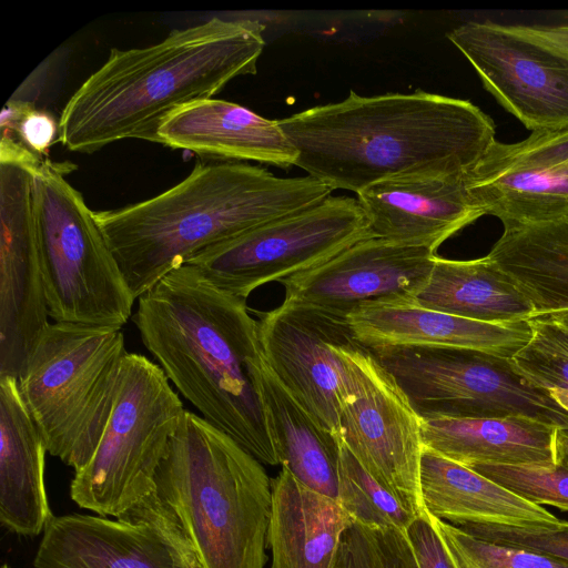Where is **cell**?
I'll list each match as a JSON object with an SVG mask.
<instances>
[{
	"label": "cell",
	"instance_id": "cell-22",
	"mask_svg": "<svg viewBox=\"0 0 568 568\" xmlns=\"http://www.w3.org/2000/svg\"><path fill=\"white\" fill-rule=\"evenodd\" d=\"M281 467L271 479V568H333L342 537L354 519L337 500L311 489Z\"/></svg>",
	"mask_w": 568,
	"mask_h": 568
},
{
	"label": "cell",
	"instance_id": "cell-29",
	"mask_svg": "<svg viewBox=\"0 0 568 568\" xmlns=\"http://www.w3.org/2000/svg\"><path fill=\"white\" fill-rule=\"evenodd\" d=\"M428 516L456 568H568L560 559L488 541Z\"/></svg>",
	"mask_w": 568,
	"mask_h": 568
},
{
	"label": "cell",
	"instance_id": "cell-12",
	"mask_svg": "<svg viewBox=\"0 0 568 568\" xmlns=\"http://www.w3.org/2000/svg\"><path fill=\"white\" fill-rule=\"evenodd\" d=\"M41 158L1 135L0 377L19 378L50 324L36 220L34 172Z\"/></svg>",
	"mask_w": 568,
	"mask_h": 568
},
{
	"label": "cell",
	"instance_id": "cell-30",
	"mask_svg": "<svg viewBox=\"0 0 568 568\" xmlns=\"http://www.w3.org/2000/svg\"><path fill=\"white\" fill-rule=\"evenodd\" d=\"M532 336L510 358L518 375L540 388L568 389V331L545 316L530 318Z\"/></svg>",
	"mask_w": 568,
	"mask_h": 568
},
{
	"label": "cell",
	"instance_id": "cell-36",
	"mask_svg": "<svg viewBox=\"0 0 568 568\" xmlns=\"http://www.w3.org/2000/svg\"><path fill=\"white\" fill-rule=\"evenodd\" d=\"M531 27L539 36L568 51V24Z\"/></svg>",
	"mask_w": 568,
	"mask_h": 568
},
{
	"label": "cell",
	"instance_id": "cell-8",
	"mask_svg": "<svg viewBox=\"0 0 568 568\" xmlns=\"http://www.w3.org/2000/svg\"><path fill=\"white\" fill-rule=\"evenodd\" d=\"M185 409L163 369L144 355L124 357L110 418L71 499L99 516L120 517L155 489V475Z\"/></svg>",
	"mask_w": 568,
	"mask_h": 568
},
{
	"label": "cell",
	"instance_id": "cell-5",
	"mask_svg": "<svg viewBox=\"0 0 568 568\" xmlns=\"http://www.w3.org/2000/svg\"><path fill=\"white\" fill-rule=\"evenodd\" d=\"M154 481L202 568H264L271 479L230 436L185 409Z\"/></svg>",
	"mask_w": 568,
	"mask_h": 568
},
{
	"label": "cell",
	"instance_id": "cell-4",
	"mask_svg": "<svg viewBox=\"0 0 568 568\" xmlns=\"http://www.w3.org/2000/svg\"><path fill=\"white\" fill-rule=\"evenodd\" d=\"M332 189L311 178H278L243 162L197 163L149 200L95 212L135 300L196 254L313 205Z\"/></svg>",
	"mask_w": 568,
	"mask_h": 568
},
{
	"label": "cell",
	"instance_id": "cell-17",
	"mask_svg": "<svg viewBox=\"0 0 568 568\" xmlns=\"http://www.w3.org/2000/svg\"><path fill=\"white\" fill-rule=\"evenodd\" d=\"M257 326L274 375L323 427L338 435L345 369L335 346L355 341L347 320L283 301L258 313Z\"/></svg>",
	"mask_w": 568,
	"mask_h": 568
},
{
	"label": "cell",
	"instance_id": "cell-21",
	"mask_svg": "<svg viewBox=\"0 0 568 568\" xmlns=\"http://www.w3.org/2000/svg\"><path fill=\"white\" fill-rule=\"evenodd\" d=\"M47 446L13 376L0 377V521L22 536L44 531L54 517L49 507Z\"/></svg>",
	"mask_w": 568,
	"mask_h": 568
},
{
	"label": "cell",
	"instance_id": "cell-6",
	"mask_svg": "<svg viewBox=\"0 0 568 568\" xmlns=\"http://www.w3.org/2000/svg\"><path fill=\"white\" fill-rule=\"evenodd\" d=\"M126 354L121 328L54 322L18 378L48 453L75 473L102 437Z\"/></svg>",
	"mask_w": 568,
	"mask_h": 568
},
{
	"label": "cell",
	"instance_id": "cell-35",
	"mask_svg": "<svg viewBox=\"0 0 568 568\" xmlns=\"http://www.w3.org/2000/svg\"><path fill=\"white\" fill-rule=\"evenodd\" d=\"M405 532L419 568H456L427 511L417 516Z\"/></svg>",
	"mask_w": 568,
	"mask_h": 568
},
{
	"label": "cell",
	"instance_id": "cell-27",
	"mask_svg": "<svg viewBox=\"0 0 568 568\" xmlns=\"http://www.w3.org/2000/svg\"><path fill=\"white\" fill-rule=\"evenodd\" d=\"M415 303L469 320L507 323L530 320L535 310L517 285L488 257L435 256L430 275Z\"/></svg>",
	"mask_w": 568,
	"mask_h": 568
},
{
	"label": "cell",
	"instance_id": "cell-24",
	"mask_svg": "<svg viewBox=\"0 0 568 568\" xmlns=\"http://www.w3.org/2000/svg\"><path fill=\"white\" fill-rule=\"evenodd\" d=\"M419 484L425 510L456 526H525L559 521L542 506L426 447L420 459Z\"/></svg>",
	"mask_w": 568,
	"mask_h": 568
},
{
	"label": "cell",
	"instance_id": "cell-38",
	"mask_svg": "<svg viewBox=\"0 0 568 568\" xmlns=\"http://www.w3.org/2000/svg\"><path fill=\"white\" fill-rule=\"evenodd\" d=\"M545 317L554 321L559 324L561 327L568 331V311L552 313L549 315H545Z\"/></svg>",
	"mask_w": 568,
	"mask_h": 568
},
{
	"label": "cell",
	"instance_id": "cell-15",
	"mask_svg": "<svg viewBox=\"0 0 568 568\" xmlns=\"http://www.w3.org/2000/svg\"><path fill=\"white\" fill-rule=\"evenodd\" d=\"M435 256L436 252L426 247L368 237L280 281L284 302L342 318L374 304L415 303Z\"/></svg>",
	"mask_w": 568,
	"mask_h": 568
},
{
	"label": "cell",
	"instance_id": "cell-10",
	"mask_svg": "<svg viewBox=\"0 0 568 568\" xmlns=\"http://www.w3.org/2000/svg\"><path fill=\"white\" fill-rule=\"evenodd\" d=\"M373 237L357 197L333 196L272 220L187 261L211 284L241 298L320 265Z\"/></svg>",
	"mask_w": 568,
	"mask_h": 568
},
{
	"label": "cell",
	"instance_id": "cell-1",
	"mask_svg": "<svg viewBox=\"0 0 568 568\" xmlns=\"http://www.w3.org/2000/svg\"><path fill=\"white\" fill-rule=\"evenodd\" d=\"M278 124L297 152L296 166L333 191L356 194L397 176L466 174L496 140L493 120L470 101L420 90L349 91Z\"/></svg>",
	"mask_w": 568,
	"mask_h": 568
},
{
	"label": "cell",
	"instance_id": "cell-34",
	"mask_svg": "<svg viewBox=\"0 0 568 568\" xmlns=\"http://www.w3.org/2000/svg\"><path fill=\"white\" fill-rule=\"evenodd\" d=\"M1 128L2 133L16 132L19 142L41 156L59 134V124L53 118L27 102H8L2 112Z\"/></svg>",
	"mask_w": 568,
	"mask_h": 568
},
{
	"label": "cell",
	"instance_id": "cell-2",
	"mask_svg": "<svg viewBox=\"0 0 568 568\" xmlns=\"http://www.w3.org/2000/svg\"><path fill=\"white\" fill-rule=\"evenodd\" d=\"M132 321L200 416L260 463L280 465L257 387L264 359L257 321L245 298L219 290L185 264L138 298Z\"/></svg>",
	"mask_w": 568,
	"mask_h": 568
},
{
	"label": "cell",
	"instance_id": "cell-19",
	"mask_svg": "<svg viewBox=\"0 0 568 568\" xmlns=\"http://www.w3.org/2000/svg\"><path fill=\"white\" fill-rule=\"evenodd\" d=\"M346 320L355 341L366 348L455 347L510 359L532 336L530 320L481 322L428 310L416 303L374 304L352 312Z\"/></svg>",
	"mask_w": 568,
	"mask_h": 568
},
{
	"label": "cell",
	"instance_id": "cell-23",
	"mask_svg": "<svg viewBox=\"0 0 568 568\" xmlns=\"http://www.w3.org/2000/svg\"><path fill=\"white\" fill-rule=\"evenodd\" d=\"M559 427L525 415L422 419L424 447L467 467L556 464Z\"/></svg>",
	"mask_w": 568,
	"mask_h": 568
},
{
	"label": "cell",
	"instance_id": "cell-13",
	"mask_svg": "<svg viewBox=\"0 0 568 568\" xmlns=\"http://www.w3.org/2000/svg\"><path fill=\"white\" fill-rule=\"evenodd\" d=\"M447 39L485 89L528 130L568 128V51L531 26L467 21Z\"/></svg>",
	"mask_w": 568,
	"mask_h": 568
},
{
	"label": "cell",
	"instance_id": "cell-33",
	"mask_svg": "<svg viewBox=\"0 0 568 568\" xmlns=\"http://www.w3.org/2000/svg\"><path fill=\"white\" fill-rule=\"evenodd\" d=\"M458 527L488 541L527 549L568 562V521L525 526L464 524Z\"/></svg>",
	"mask_w": 568,
	"mask_h": 568
},
{
	"label": "cell",
	"instance_id": "cell-26",
	"mask_svg": "<svg viewBox=\"0 0 568 568\" xmlns=\"http://www.w3.org/2000/svg\"><path fill=\"white\" fill-rule=\"evenodd\" d=\"M487 255L528 298L535 316L568 311V216L503 225Z\"/></svg>",
	"mask_w": 568,
	"mask_h": 568
},
{
	"label": "cell",
	"instance_id": "cell-32",
	"mask_svg": "<svg viewBox=\"0 0 568 568\" xmlns=\"http://www.w3.org/2000/svg\"><path fill=\"white\" fill-rule=\"evenodd\" d=\"M469 468L532 504L568 511V466L564 464H480Z\"/></svg>",
	"mask_w": 568,
	"mask_h": 568
},
{
	"label": "cell",
	"instance_id": "cell-16",
	"mask_svg": "<svg viewBox=\"0 0 568 568\" xmlns=\"http://www.w3.org/2000/svg\"><path fill=\"white\" fill-rule=\"evenodd\" d=\"M467 192L484 215L503 225L568 216V128L495 140L465 174Z\"/></svg>",
	"mask_w": 568,
	"mask_h": 568
},
{
	"label": "cell",
	"instance_id": "cell-7",
	"mask_svg": "<svg viewBox=\"0 0 568 568\" xmlns=\"http://www.w3.org/2000/svg\"><path fill=\"white\" fill-rule=\"evenodd\" d=\"M63 164L41 158L34 172L39 257L49 316L57 323L122 328L133 297L95 212L64 178Z\"/></svg>",
	"mask_w": 568,
	"mask_h": 568
},
{
	"label": "cell",
	"instance_id": "cell-14",
	"mask_svg": "<svg viewBox=\"0 0 568 568\" xmlns=\"http://www.w3.org/2000/svg\"><path fill=\"white\" fill-rule=\"evenodd\" d=\"M33 568H202L173 511L153 491L115 519L69 514L47 525Z\"/></svg>",
	"mask_w": 568,
	"mask_h": 568
},
{
	"label": "cell",
	"instance_id": "cell-20",
	"mask_svg": "<svg viewBox=\"0 0 568 568\" xmlns=\"http://www.w3.org/2000/svg\"><path fill=\"white\" fill-rule=\"evenodd\" d=\"M158 143L217 161H256L283 169L295 165L297 159L278 120L214 98L170 114L159 128Z\"/></svg>",
	"mask_w": 568,
	"mask_h": 568
},
{
	"label": "cell",
	"instance_id": "cell-3",
	"mask_svg": "<svg viewBox=\"0 0 568 568\" xmlns=\"http://www.w3.org/2000/svg\"><path fill=\"white\" fill-rule=\"evenodd\" d=\"M264 29L252 19L214 17L145 48L112 49L64 105L59 141L80 153L123 139L158 143L159 128L170 114L213 98L237 77L256 73Z\"/></svg>",
	"mask_w": 568,
	"mask_h": 568
},
{
	"label": "cell",
	"instance_id": "cell-18",
	"mask_svg": "<svg viewBox=\"0 0 568 568\" xmlns=\"http://www.w3.org/2000/svg\"><path fill=\"white\" fill-rule=\"evenodd\" d=\"M375 237L436 250L484 216L465 174L422 173L374 183L357 193Z\"/></svg>",
	"mask_w": 568,
	"mask_h": 568
},
{
	"label": "cell",
	"instance_id": "cell-28",
	"mask_svg": "<svg viewBox=\"0 0 568 568\" xmlns=\"http://www.w3.org/2000/svg\"><path fill=\"white\" fill-rule=\"evenodd\" d=\"M337 503L354 521L372 527L406 531L417 517L361 465L341 437Z\"/></svg>",
	"mask_w": 568,
	"mask_h": 568
},
{
	"label": "cell",
	"instance_id": "cell-25",
	"mask_svg": "<svg viewBox=\"0 0 568 568\" xmlns=\"http://www.w3.org/2000/svg\"><path fill=\"white\" fill-rule=\"evenodd\" d=\"M257 387L280 465L305 486L337 500L339 435L323 427L291 395L265 357Z\"/></svg>",
	"mask_w": 568,
	"mask_h": 568
},
{
	"label": "cell",
	"instance_id": "cell-9",
	"mask_svg": "<svg viewBox=\"0 0 568 568\" xmlns=\"http://www.w3.org/2000/svg\"><path fill=\"white\" fill-rule=\"evenodd\" d=\"M368 349L422 419L525 415L568 426V414L518 375L509 358L455 347Z\"/></svg>",
	"mask_w": 568,
	"mask_h": 568
},
{
	"label": "cell",
	"instance_id": "cell-39",
	"mask_svg": "<svg viewBox=\"0 0 568 568\" xmlns=\"http://www.w3.org/2000/svg\"><path fill=\"white\" fill-rule=\"evenodd\" d=\"M2 568H10V566H8L7 564H4V565L2 566Z\"/></svg>",
	"mask_w": 568,
	"mask_h": 568
},
{
	"label": "cell",
	"instance_id": "cell-11",
	"mask_svg": "<svg viewBox=\"0 0 568 568\" xmlns=\"http://www.w3.org/2000/svg\"><path fill=\"white\" fill-rule=\"evenodd\" d=\"M335 352L345 369L341 439L407 510L424 515L419 484L422 418L368 348L353 341L336 345Z\"/></svg>",
	"mask_w": 568,
	"mask_h": 568
},
{
	"label": "cell",
	"instance_id": "cell-37",
	"mask_svg": "<svg viewBox=\"0 0 568 568\" xmlns=\"http://www.w3.org/2000/svg\"><path fill=\"white\" fill-rule=\"evenodd\" d=\"M556 463L568 466V426H560L556 438Z\"/></svg>",
	"mask_w": 568,
	"mask_h": 568
},
{
	"label": "cell",
	"instance_id": "cell-31",
	"mask_svg": "<svg viewBox=\"0 0 568 568\" xmlns=\"http://www.w3.org/2000/svg\"><path fill=\"white\" fill-rule=\"evenodd\" d=\"M333 568H419L405 531L354 521L344 532Z\"/></svg>",
	"mask_w": 568,
	"mask_h": 568
}]
</instances>
